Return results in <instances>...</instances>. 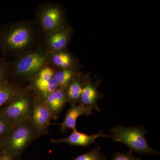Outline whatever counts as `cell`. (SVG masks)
<instances>
[{
  "label": "cell",
  "mask_w": 160,
  "mask_h": 160,
  "mask_svg": "<svg viewBox=\"0 0 160 160\" xmlns=\"http://www.w3.org/2000/svg\"><path fill=\"white\" fill-rule=\"evenodd\" d=\"M92 113L89 112L81 105L71 106L67 111L65 119L61 124L60 130L62 132H65L68 129L73 130L76 129V124L78 119L83 115L89 116Z\"/></svg>",
  "instance_id": "13"
},
{
  "label": "cell",
  "mask_w": 160,
  "mask_h": 160,
  "mask_svg": "<svg viewBox=\"0 0 160 160\" xmlns=\"http://www.w3.org/2000/svg\"><path fill=\"white\" fill-rule=\"evenodd\" d=\"M49 55L42 42L32 50L13 59L9 67L11 81L21 85L30 82L42 69L49 66Z\"/></svg>",
  "instance_id": "2"
},
{
  "label": "cell",
  "mask_w": 160,
  "mask_h": 160,
  "mask_svg": "<svg viewBox=\"0 0 160 160\" xmlns=\"http://www.w3.org/2000/svg\"><path fill=\"white\" fill-rule=\"evenodd\" d=\"M0 160H15L14 159L10 157V156H8V155L5 154L4 153L0 157Z\"/></svg>",
  "instance_id": "22"
},
{
  "label": "cell",
  "mask_w": 160,
  "mask_h": 160,
  "mask_svg": "<svg viewBox=\"0 0 160 160\" xmlns=\"http://www.w3.org/2000/svg\"><path fill=\"white\" fill-rule=\"evenodd\" d=\"M4 153V152H0V157H1L2 156Z\"/></svg>",
  "instance_id": "23"
},
{
  "label": "cell",
  "mask_w": 160,
  "mask_h": 160,
  "mask_svg": "<svg viewBox=\"0 0 160 160\" xmlns=\"http://www.w3.org/2000/svg\"><path fill=\"white\" fill-rule=\"evenodd\" d=\"M99 93L97 90V86L89 80H86L83 85L82 91L80 97V105L86 108L89 112H92L93 109L100 112L97 101L100 97Z\"/></svg>",
  "instance_id": "11"
},
{
  "label": "cell",
  "mask_w": 160,
  "mask_h": 160,
  "mask_svg": "<svg viewBox=\"0 0 160 160\" xmlns=\"http://www.w3.org/2000/svg\"><path fill=\"white\" fill-rule=\"evenodd\" d=\"M35 20H23L3 25L0 28V53L9 60L19 56L42 42Z\"/></svg>",
  "instance_id": "1"
},
{
  "label": "cell",
  "mask_w": 160,
  "mask_h": 160,
  "mask_svg": "<svg viewBox=\"0 0 160 160\" xmlns=\"http://www.w3.org/2000/svg\"><path fill=\"white\" fill-rule=\"evenodd\" d=\"M35 20L43 36L65 27L62 10L59 6L51 2H45L38 6Z\"/></svg>",
  "instance_id": "6"
},
{
  "label": "cell",
  "mask_w": 160,
  "mask_h": 160,
  "mask_svg": "<svg viewBox=\"0 0 160 160\" xmlns=\"http://www.w3.org/2000/svg\"><path fill=\"white\" fill-rule=\"evenodd\" d=\"M11 61L0 58V84L10 79L9 67Z\"/></svg>",
  "instance_id": "19"
},
{
  "label": "cell",
  "mask_w": 160,
  "mask_h": 160,
  "mask_svg": "<svg viewBox=\"0 0 160 160\" xmlns=\"http://www.w3.org/2000/svg\"><path fill=\"white\" fill-rule=\"evenodd\" d=\"M70 30L64 27L43 36L42 43L49 54L62 51L69 43Z\"/></svg>",
  "instance_id": "9"
},
{
  "label": "cell",
  "mask_w": 160,
  "mask_h": 160,
  "mask_svg": "<svg viewBox=\"0 0 160 160\" xmlns=\"http://www.w3.org/2000/svg\"><path fill=\"white\" fill-rule=\"evenodd\" d=\"M22 88L21 84L11 80L0 84V108L12 100Z\"/></svg>",
  "instance_id": "14"
},
{
  "label": "cell",
  "mask_w": 160,
  "mask_h": 160,
  "mask_svg": "<svg viewBox=\"0 0 160 160\" xmlns=\"http://www.w3.org/2000/svg\"><path fill=\"white\" fill-rule=\"evenodd\" d=\"M82 88L81 78L79 76H75L66 89L67 102L71 106H76L79 102Z\"/></svg>",
  "instance_id": "15"
},
{
  "label": "cell",
  "mask_w": 160,
  "mask_h": 160,
  "mask_svg": "<svg viewBox=\"0 0 160 160\" xmlns=\"http://www.w3.org/2000/svg\"><path fill=\"white\" fill-rule=\"evenodd\" d=\"M132 153L133 152L130 151L126 153L118 152L113 155L111 160H142L139 158L134 156Z\"/></svg>",
  "instance_id": "21"
},
{
  "label": "cell",
  "mask_w": 160,
  "mask_h": 160,
  "mask_svg": "<svg viewBox=\"0 0 160 160\" xmlns=\"http://www.w3.org/2000/svg\"><path fill=\"white\" fill-rule=\"evenodd\" d=\"M72 160H106V158L101 152V147L98 146Z\"/></svg>",
  "instance_id": "18"
},
{
  "label": "cell",
  "mask_w": 160,
  "mask_h": 160,
  "mask_svg": "<svg viewBox=\"0 0 160 160\" xmlns=\"http://www.w3.org/2000/svg\"><path fill=\"white\" fill-rule=\"evenodd\" d=\"M100 137L111 138V135L105 134L102 131H100L98 133L89 135L79 132L76 129L72 130L71 134L68 137L52 139L51 142L53 144L67 143L70 146H82L85 148L94 143L96 140Z\"/></svg>",
  "instance_id": "10"
},
{
  "label": "cell",
  "mask_w": 160,
  "mask_h": 160,
  "mask_svg": "<svg viewBox=\"0 0 160 160\" xmlns=\"http://www.w3.org/2000/svg\"><path fill=\"white\" fill-rule=\"evenodd\" d=\"M52 120L51 111L45 100L36 95L30 121L40 136L48 133Z\"/></svg>",
  "instance_id": "8"
},
{
  "label": "cell",
  "mask_w": 160,
  "mask_h": 160,
  "mask_svg": "<svg viewBox=\"0 0 160 160\" xmlns=\"http://www.w3.org/2000/svg\"><path fill=\"white\" fill-rule=\"evenodd\" d=\"M111 138L116 142L122 143L128 146L129 151L140 154L158 155L156 150L148 145L146 140L147 133L143 126L125 127L121 126H114L110 130Z\"/></svg>",
  "instance_id": "5"
},
{
  "label": "cell",
  "mask_w": 160,
  "mask_h": 160,
  "mask_svg": "<svg viewBox=\"0 0 160 160\" xmlns=\"http://www.w3.org/2000/svg\"><path fill=\"white\" fill-rule=\"evenodd\" d=\"M55 75L59 88L66 89L75 76L74 72L71 69L56 70Z\"/></svg>",
  "instance_id": "17"
},
{
  "label": "cell",
  "mask_w": 160,
  "mask_h": 160,
  "mask_svg": "<svg viewBox=\"0 0 160 160\" xmlns=\"http://www.w3.org/2000/svg\"><path fill=\"white\" fill-rule=\"evenodd\" d=\"M72 64V59L70 55L63 50L49 55V66L54 69H70Z\"/></svg>",
  "instance_id": "16"
},
{
  "label": "cell",
  "mask_w": 160,
  "mask_h": 160,
  "mask_svg": "<svg viewBox=\"0 0 160 160\" xmlns=\"http://www.w3.org/2000/svg\"><path fill=\"white\" fill-rule=\"evenodd\" d=\"M35 97L30 86L23 87L12 100L0 108V112L12 125L30 120Z\"/></svg>",
  "instance_id": "4"
},
{
  "label": "cell",
  "mask_w": 160,
  "mask_h": 160,
  "mask_svg": "<svg viewBox=\"0 0 160 160\" xmlns=\"http://www.w3.org/2000/svg\"><path fill=\"white\" fill-rule=\"evenodd\" d=\"M40 137L30 120L17 123L0 142L1 150L14 160H20L27 147Z\"/></svg>",
  "instance_id": "3"
},
{
  "label": "cell",
  "mask_w": 160,
  "mask_h": 160,
  "mask_svg": "<svg viewBox=\"0 0 160 160\" xmlns=\"http://www.w3.org/2000/svg\"><path fill=\"white\" fill-rule=\"evenodd\" d=\"M12 125L0 112V142L10 131Z\"/></svg>",
  "instance_id": "20"
},
{
  "label": "cell",
  "mask_w": 160,
  "mask_h": 160,
  "mask_svg": "<svg viewBox=\"0 0 160 160\" xmlns=\"http://www.w3.org/2000/svg\"><path fill=\"white\" fill-rule=\"evenodd\" d=\"M55 69L49 66L44 67L30 82L35 94L43 99L59 89L55 77Z\"/></svg>",
  "instance_id": "7"
},
{
  "label": "cell",
  "mask_w": 160,
  "mask_h": 160,
  "mask_svg": "<svg viewBox=\"0 0 160 160\" xmlns=\"http://www.w3.org/2000/svg\"><path fill=\"white\" fill-rule=\"evenodd\" d=\"M66 89L59 88L44 99L51 111L52 120L58 118L67 102Z\"/></svg>",
  "instance_id": "12"
},
{
  "label": "cell",
  "mask_w": 160,
  "mask_h": 160,
  "mask_svg": "<svg viewBox=\"0 0 160 160\" xmlns=\"http://www.w3.org/2000/svg\"><path fill=\"white\" fill-rule=\"evenodd\" d=\"M1 151H2V150H1V146H0V152Z\"/></svg>",
  "instance_id": "24"
}]
</instances>
